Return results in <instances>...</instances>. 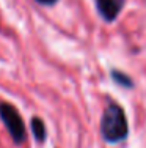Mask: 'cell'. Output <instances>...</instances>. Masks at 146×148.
I'll list each match as a JSON object with an SVG mask.
<instances>
[{"label":"cell","mask_w":146,"mask_h":148,"mask_svg":"<svg viewBox=\"0 0 146 148\" xmlns=\"http://www.w3.org/2000/svg\"><path fill=\"white\" fill-rule=\"evenodd\" d=\"M32 132H33L35 139H36L38 142H44V140H46V126H44V123L41 118L35 117L32 120Z\"/></svg>","instance_id":"4"},{"label":"cell","mask_w":146,"mask_h":148,"mask_svg":"<svg viewBox=\"0 0 146 148\" xmlns=\"http://www.w3.org/2000/svg\"><path fill=\"white\" fill-rule=\"evenodd\" d=\"M101 134L109 143H118L127 137L129 134L127 118L124 110L118 104L110 103L104 110L101 118Z\"/></svg>","instance_id":"1"},{"label":"cell","mask_w":146,"mask_h":148,"mask_svg":"<svg viewBox=\"0 0 146 148\" xmlns=\"http://www.w3.org/2000/svg\"><path fill=\"white\" fill-rule=\"evenodd\" d=\"M38 3H41V5H46V6H49V5H55V3L58 2V0H36Z\"/></svg>","instance_id":"6"},{"label":"cell","mask_w":146,"mask_h":148,"mask_svg":"<svg viewBox=\"0 0 146 148\" xmlns=\"http://www.w3.org/2000/svg\"><path fill=\"white\" fill-rule=\"evenodd\" d=\"M112 79L118 84V85L124 87V88H132V87H134V82H132L130 77L127 76V74L121 73V71H116V69L112 71Z\"/></svg>","instance_id":"5"},{"label":"cell","mask_w":146,"mask_h":148,"mask_svg":"<svg viewBox=\"0 0 146 148\" xmlns=\"http://www.w3.org/2000/svg\"><path fill=\"white\" fill-rule=\"evenodd\" d=\"M124 3L126 0H96V8L105 22H113L120 16Z\"/></svg>","instance_id":"3"},{"label":"cell","mask_w":146,"mask_h":148,"mask_svg":"<svg viewBox=\"0 0 146 148\" xmlns=\"http://www.w3.org/2000/svg\"><path fill=\"white\" fill-rule=\"evenodd\" d=\"M0 118L5 123L13 142L20 145L25 140V126L17 109L8 103H0Z\"/></svg>","instance_id":"2"}]
</instances>
